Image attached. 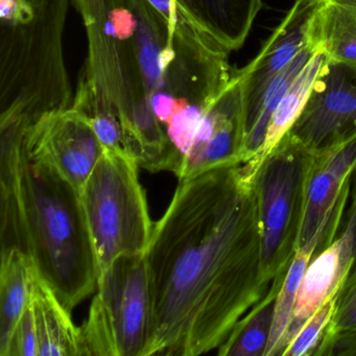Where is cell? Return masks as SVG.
<instances>
[{
  "mask_svg": "<svg viewBox=\"0 0 356 356\" xmlns=\"http://www.w3.org/2000/svg\"><path fill=\"white\" fill-rule=\"evenodd\" d=\"M337 297L322 306L300 329L282 356L314 355L337 308Z\"/></svg>",
  "mask_w": 356,
  "mask_h": 356,
  "instance_id": "obj_21",
  "label": "cell"
},
{
  "mask_svg": "<svg viewBox=\"0 0 356 356\" xmlns=\"http://www.w3.org/2000/svg\"><path fill=\"white\" fill-rule=\"evenodd\" d=\"M245 95L243 76H236L228 89L210 108L201 130L183 162L179 180L191 178L212 168L243 163Z\"/></svg>",
  "mask_w": 356,
  "mask_h": 356,
  "instance_id": "obj_10",
  "label": "cell"
},
{
  "mask_svg": "<svg viewBox=\"0 0 356 356\" xmlns=\"http://www.w3.org/2000/svg\"><path fill=\"white\" fill-rule=\"evenodd\" d=\"M97 293L81 327L85 355L145 356L152 293L145 254L124 255L97 276Z\"/></svg>",
  "mask_w": 356,
  "mask_h": 356,
  "instance_id": "obj_7",
  "label": "cell"
},
{
  "mask_svg": "<svg viewBox=\"0 0 356 356\" xmlns=\"http://www.w3.org/2000/svg\"><path fill=\"white\" fill-rule=\"evenodd\" d=\"M32 307L38 333L39 356H82V329L76 326L72 312L35 270Z\"/></svg>",
  "mask_w": 356,
  "mask_h": 356,
  "instance_id": "obj_14",
  "label": "cell"
},
{
  "mask_svg": "<svg viewBox=\"0 0 356 356\" xmlns=\"http://www.w3.org/2000/svg\"><path fill=\"white\" fill-rule=\"evenodd\" d=\"M356 328V274L343 283L337 299V308L324 337L341 331ZM322 339V341H323ZM322 343V341H321Z\"/></svg>",
  "mask_w": 356,
  "mask_h": 356,
  "instance_id": "obj_23",
  "label": "cell"
},
{
  "mask_svg": "<svg viewBox=\"0 0 356 356\" xmlns=\"http://www.w3.org/2000/svg\"><path fill=\"white\" fill-rule=\"evenodd\" d=\"M24 141L80 193L106 151L88 118L74 107L41 116L26 129Z\"/></svg>",
  "mask_w": 356,
  "mask_h": 356,
  "instance_id": "obj_8",
  "label": "cell"
},
{
  "mask_svg": "<svg viewBox=\"0 0 356 356\" xmlns=\"http://www.w3.org/2000/svg\"><path fill=\"white\" fill-rule=\"evenodd\" d=\"M329 65L330 63L324 53L316 49L314 56L291 83L289 90L270 116L261 147L253 159L243 163L248 172H251L253 176H255L264 160L289 133L296 120L301 115L314 84L328 70Z\"/></svg>",
  "mask_w": 356,
  "mask_h": 356,
  "instance_id": "obj_16",
  "label": "cell"
},
{
  "mask_svg": "<svg viewBox=\"0 0 356 356\" xmlns=\"http://www.w3.org/2000/svg\"><path fill=\"white\" fill-rule=\"evenodd\" d=\"M316 6L307 0H296L295 5L262 45L255 59L241 68L245 124L270 81L307 47L308 22Z\"/></svg>",
  "mask_w": 356,
  "mask_h": 356,
  "instance_id": "obj_12",
  "label": "cell"
},
{
  "mask_svg": "<svg viewBox=\"0 0 356 356\" xmlns=\"http://www.w3.org/2000/svg\"><path fill=\"white\" fill-rule=\"evenodd\" d=\"M300 283L291 322L283 337L280 356L305 323L327 302L339 296L353 257V234L343 228L339 236L314 254Z\"/></svg>",
  "mask_w": 356,
  "mask_h": 356,
  "instance_id": "obj_11",
  "label": "cell"
},
{
  "mask_svg": "<svg viewBox=\"0 0 356 356\" xmlns=\"http://www.w3.org/2000/svg\"><path fill=\"white\" fill-rule=\"evenodd\" d=\"M179 9L202 32L229 53L245 44L264 0H176Z\"/></svg>",
  "mask_w": 356,
  "mask_h": 356,
  "instance_id": "obj_13",
  "label": "cell"
},
{
  "mask_svg": "<svg viewBox=\"0 0 356 356\" xmlns=\"http://www.w3.org/2000/svg\"><path fill=\"white\" fill-rule=\"evenodd\" d=\"M138 168L126 152L106 149L81 191L99 274L120 256L145 254L151 243L154 224Z\"/></svg>",
  "mask_w": 356,
  "mask_h": 356,
  "instance_id": "obj_5",
  "label": "cell"
},
{
  "mask_svg": "<svg viewBox=\"0 0 356 356\" xmlns=\"http://www.w3.org/2000/svg\"><path fill=\"white\" fill-rule=\"evenodd\" d=\"M283 278L273 281L264 299L237 323L228 339L218 348V355L264 356L272 330L275 302Z\"/></svg>",
  "mask_w": 356,
  "mask_h": 356,
  "instance_id": "obj_19",
  "label": "cell"
},
{
  "mask_svg": "<svg viewBox=\"0 0 356 356\" xmlns=\"http://www.w3.org/2000/svg\"><path fill=\"white\" fill-rule=\"evenodd\" d=\"M254 177L243 163L179 180L145 252L152 325L145 356L218 349L270 286Z\"/></svg>",
  "mask_w": 356,
  "mask_h": 356,
  "instance_id": "obj_1",
  "label": "cell"
},
{
  "mask_svg": "<svg viewBox=\"0 0 356 356\" xmlns=\"http://www.w3.org/2000/svg\"><path fill=\"white\" fill-rule=\"evenodd\" d=\"M307 1H312V3H316V5H324V3H343L356 5V0H307Z\"/></svg>",
  "mask_w": 356,
  "mask_h": 356,
  "instance_id": "obj_26",
  "label": "cell"
},
{
  "mask_svg": "<svg viewBox=\"0 0 356 356\" xmlns=\"http://www.w3.org/2000/svg\"><path fill=\"white\" fill-rule=\"evenodd\" d=\"M314 355H356V328L325 337Z\"/></svg>",
  "mask_w": 356,
  "mask_h": 356,
  "instance_id": "obj_24",
  "label": "cell"
},
{
  "mask_svg": "<svg viewBox=\"0 0 356 356\" xmlns=\"http://www.w3.org/2000/svg\"><path fill=\"white\" fill-rule=\"evenodd\" d=\"M307 44L329 63L349 68L356 76V5H316L308 22Z\"/></svg>",
  "mask_w": 356,
  "mask_h": 356,
  "instance_id": "obj_15",
  "label": "cell"
},
{
  "mask_svg": "<svg viewBox=\"0 0 356 356\" xmlns=\"http://www.w3.org/2000/svg\"><path fill=\"white\" fill-rule=\"evenodd\" d=\"M70 0H0V122L33 124L74 103L64 58Z\"/></svg>",
  "mask_w": 356,
  "mask_h": 356,
  "instance_id": "obj_4",
  "label": "cell"
},
{
  "mask_svg": "<svg viewBox=\"0 0 356 356\" xmlns=\"http://www.w3.org/2000/svg\"><path fill=\"white\" fill-rule=\"evenodd\" d=\"M5 356H39L38 333L32 300L15 327Z\"/></svg>",
  "mask_w": 356,
  "mask_h": 356,
  "instance_id": "obj_22",
  "label": "cell"
},
{
  "mask_svg": "<svg viewBox=\"0 0 356 356\" xmlns=\"http://www.w3.org/2000/svg\"><path fill=\"white\" fill-rule=\"evenodd\" d=\"M314 51L316 49H312L307 45L293 58V61L286 67L283 68L270 81L268 86L264 89L255 110L245 120L243 163H247L250 160L253 159L254 156L259 151L266 137L270 116L278 107L279 103L289 90L291 83L297 78L302 68L309 61L310 58L314 56Z\"/></svg>",
  "mask_w": 356,
  "mask_h": 356,
  "instance_id": "obj_18",
  "label": "cell"
},
{
  "mask_svg": "<svg viewBox=\"0 0 356 356\" xmlns=\"http://www.w3.org/2000/svg\"><path fill=\"white\" fill-rule=\"evenodd\" d=\"M343 228H348L351 230L353 234V257H352L351 268L348 273L345 282L351 279L356 274V165L352 170L349 179V186H348L347 203H346L345 212H343Z\"/></svg>",
  "mask_w": 356,
  "mask_h": 356,
  "instance_id": "obj_25",
  "label": "cell"
},
{
  "mask_svg": "<svg viewBox=\"0 0 356 356\" xmlns=\"http://www.w3.org/2000/svg\"><path fill=\"white\" fill-rule=\"evenodd\" d=\"M72 1L87 37L74 105L115 120L139 168L163 172L166 131L204 115L224 85L222 49L177 8L168 20L147 0Z\"/></svg>",
  "mask_w": 356,
  "mask_h": 356,
  "instance_id": "obj_2",
  "label": "cell"
},
{
  "mask_svg": "<svg viewBox=\"0 0 356 356\" xmlns=\"http://www.w3.org/2000/svg\"><path fill=\"white\" fill-rule=\"evenodd\" d=\"M355 113V74L345 66L330 64L287 134L316 153L349 136Z\"/></svg>",
  "mask_w": 356,
  "mask_h": 356,
  "instance_id": "obj_9",
  "label": "cell"
},
{
  "mask_svg": "<svg viewBox=\"0 0 356 356\" xmlns=\"http://www.w3.org/2000/svg\"><path fill=\"white\" fill-rule=\"evenodd\" d=\"M0 256V356H5L15 327L32 300L35 268L17 250L1 252Z\"/></svg>",
  "mask_w": 356,
  "mask_h": 356,
  "instance_id": "obj_17",
  "label": "cell"
},
{
  "mask_svg": "<svg viewBox=\"0 0 356 356\" xmlns=\"http://www.w3.org/2000/svg\"><path fill=\"white\" fill-rule=\"evenodd\" d=\"M28 127L0 122L1 252L24 254L72 312L97 287V258L80 191L30 153Z\"/></svg>",
  "mask_w": 356,
  "mask_h": 356,
  "instance_id": "obj_3",
  "label": "cell"
},
{
  "mask_svg": "<svg viewBox=\"0 0 356 356\" xmlns=\"http://www.w3.org/2000/svg\"><path fill=\"white\" fill-rule=\"evenodd\" d=\"M314 152L289 134L264 160L254 178L261 236L262 278H283L298 249Z\"/></svg>",
  "mask_w": 356,
  "mask_h": 356,
  "instance_id": "obj_6",
  "label": "cell"
},
{
  "mask_svg": "<svg viewBox=\"0 0 356 356\" xmlns=\"http://www.w3.org/2000/svg\"><path fill=\"white\" fill-rule=\"evenodd\" d=\"M318 243L320 241L314 239L307 245L297 249L293 255L275 302L272 330L264 356H280L281 345L291 322L300 283L308 264L316 253Z\"/></svg>",
  "mask_w": 356,
  "mask_h": 356,
  "instance_id": "obj_20",
  "label": "cell"
}]
</instances>
